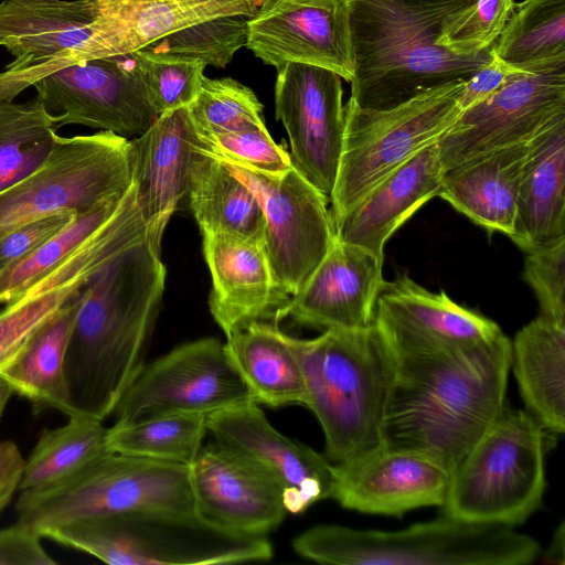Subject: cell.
<instances>
[{"label": "cell", "mask_w": 565, "mask_h": 565, "mask_svg": "<svg viewBox=\"0 0 565 565\" xmlns=\"http://www.w3.org/2000/svg\"><path fill=\"white\" fill-rule=\"evenodd\" d=\"M395 361L381 445L424 456L451 472L507 405L511 340L502 332Z\"/></svg>", "instance_id": "obj_1"}, {"label": "cell", "mask_w": 565, "mask_h": 565, "mask_svg": "<svg viewBox=\"0 0 565 565\" xmlns=\"http://www.w3.org/2000/svg\"><path fill=\"white\" fill-rule=\"evenodd\" d=\"M166 284L161 245L149 233L84 286L66 351L77 414L105 420L145 363Z\"/></svg>", "instance_id": "obj_2"}, {"label": "cell", "mask_w": 565, "mask_h": 565, "mask_svg": "<svg viewBox=\"0 0 565 565\" xmlns=\"http://www.w3.org/2000/svg\"><path fill=\"white\" fill-rule=\"evenodd\" d=\"M472 0H348L352 55L350 99L388 109L429 89L468 79L493 49L457 53L438 43L451 18Z\"/></svg>", "instance_id": "obj_3"}, {"label": "cell", "mask_w": 565, "mask_h": 565, "mask_svg": "<svg viewBox=\"0 0 565 565\" xmlns=\"http://www.w3.org/2000/svg\"><path fill=\"white\" fill-rule=\"evenodd\" d=\"M285 339L303 376V405L323 430L326 457L339 463L379 446L396 361L374 323L328 329L313 339L285 333Z\"/></svg>", "instance_id": "obj_4"}, {"label": "cell", "mask_w": 565, "mask_h": 565, "mask_svg": "<svg viewBox=\"0 0 565 565\" xmlns=\"http://www.w3.org/2000/svg\"><path fill=\"white\" fill-rule=\"evenodd\" d=\"M303 558L337 565H525L540 544L511 526L448 515L397 531L319 524L292 541Z\"/></svg>", "instance_id": "obj_5"}, {"label": "cell", "mask_w": 565, "mask_h": 565, "mask_svg": "<svg viewBox=\"0 0 565 565\" xmlns=\"http://www.w3.org/2000/svg\"><path fill=\"white\" fill-rule=\"evenodd\" d=\"M42 537L111 565H211L268 561L267 536L224 530L195 510L148 509L76 520Z\"/></svg>", "instance_id": "obj_6"}, {"label": "cell", "mask_w": 565, "mask_h": 565, "mask_svg": "<svg viewBox=\"0 0 565 565\" xmlns=\"http://www.w3.org/2000/svg\"><path fill=\"white\" fill-rule=\"evenodd\" d=\"M547 434L525 411L505 405L450 472L444 514L515 526L541 505Z\"/></svg>", "instance_id": "obj_7"}, {"label": "cell", "mask_w": 565, "mask_h": 565, "mask_svg": "<svg viewBox=\"0 0 565 565\" xmlns=\"http://www.w3.org/2000/svg\"><path fill=\"white\" fill-rule=\"evenodd\" d=\"M148 509L194 511L189 465L107 451L73 475L23 490L18 521L41 536L67 522Z\"/></svg>", "instance_id": "obj_8"}, {"label": "cell", "mask_w": 565, "mask_h": 565, "mask_svg": "<svg viewBox=\"0 0 565 565\" xmlns=\"http://www.w3.org/2000/svg\"><path fill=\"white\" fill-rule=\"evenodd\" d=\"M466 81L429 89L388 109L344 106V136L330 201L338 222L379 181L426 146L438 141L461 110Z\"/></svg>", "instance_id": "obj_9"}, {"label": "cell", "mask_w": 565, "mask_h": 565, "mask_svg": "<svg viewBox=\"0 0 565 565\" xmlns=\"http://www.w3.org/2000/svg\"><path fill=\"white\" fill-rule=\"evenodd\" d=\"M132 182L128 138L111 131L57 136L38 170L0 192V237L60 211L81 214L120 199Z\"/></svg>", "instance_id": "obj_10"}, {"label": "cell", "mask_w": 565, "mask_h": 565, "mask_svg": "<svg viewBox=\"0 0 565 565\" xmlns=\"http://www.w3.org/2000/svg\"><path fill=\"white\" fill-rule=\"evenodd\" d=\"M247 402L255 401L224 343L203 338L145 362L111 416L114 425H127L172 412L210 415Z\"/></svg>", "instance_id": "obj_11"}, {"label": "cell", "mask_w": 565, "mask_h": 565, "mask_svg": "<svg viewBox=\"0 0 565 565\" xmlns=\"http://www.w3.org/2000/svg\"><path fill=\"white\" fill-rule=\"evenodd\" d=\"M97 19V0L0 2V45L14 56L0 72V99L13 100L51 73L102 57Z\"/></svg>", "instance_id": "obj_12"}, {"label": "cell", "mask_w": 565, "mask_h": 565, "mask_svg": "<svg viewBox=\"0 0 565 565\" xmlns=\"http://www.w3.org/2000/svg\"><path fill=\"white\" fill-rule=\"evenodd\" d=\"M565 116V60L521 71L460 113L438 139L444 172L483 153L527 142Z\"/></svg>", "instance_id": "obj_13"}, {"label": "cell", "mask_w": 565, "mask_h": 565, "mask_svg": "<svg viewBox=\"0 0 565 565\" xmlns=\"http://www.w3.org/2000/svg\"><path fill=\"white\" fill-rule=\"evenodd\" d=\"M257 196L264 213V245L280 287L297 294L335 239L329 201L292 166L271 177L223 161Z\"/></svg>", "instance_id": "obj_14"}, {"label": "cell", "mask_w": 565, "mask_h": 565, "mask_svg": "<svg viewBox=\"0 0 565 565\" xmlns=\"http://www.w3.org/2000/svg\"><path fill=\"white\" fill-rule=\"evenodd\" d=\"M56 128L83 125L138 137L157 119L132 53L73 64L32 85Z\"/></svg>", "instance_id": "obj_15"}, {"label": "cell", "mask_w": 565, "mask_h": 565, "mask_svg": "<svg viewBox=\"0 0 565 565\" xmlns=\"http://www.w3.org/2000/svg\"><path fill=\"white\" fill-rule=\"evenodd\" d=\"M276 70V116L288 134L292 164L330 204L344 136L342 77L303 63Z\"/></svg>", "instance_id": "obj_16"}, {"label": "cell", "mask_w": 565, "mask_h": 565, "mask_svg": "<svg viewBox=\"0 0 565 565\" xmlns=\"http://www.w3.org/2000/svg\"><path fill=\"white\" fill-rule=\"evenodd\" d=\"M245 46L276 68L286 63L310 64L350 83L348 0H262L247 20Z\"/></svg>", "instance_id": "obj_17"}, {"label": "cell", "mask_w": 565, "mask_h": 565, "mask_svg": "<svg viewBox=\"0 0 565 565\" xmlns=\"http://www.w3.org/2000/svg\"><path fill=\"white\" fill-rule=\"evenodd\" d=\"M206 429L215 443L252 461L275 480L287 513L300 514L330 498L332 462L275 429L257 403L207 415Z\"/></svg>", "instance_id": "obj_18"}, {"label": "cell", "mask_w": 565, "mask_h": 565, "mask_svg": "<svg viewBox=\"0 0 565 565\" xmlns=\"http://www.w3.org/2000/svg\"><path fill=\"white\" fill-rule=\"evenodd\" d=\"M374 326L395 358L423 356L490 340L502 330L491 319L431 292L407 274L384 281Z\"/></svg>", "instance_id": "obj_19"}, {"label": "cell", "mask_w": 565, "mask_h": 565, "mask_svg": "<svg viewBox=\"0 0 565 565\" xmlns=\"http://www.w3.org/2000/svg\"><path fill=\"white\" fill-rule=\"evenodd\" d=\"M189 471L195 511L224 530L267 536L287 513L275 480L214 440L201 447Z\"/></svg>", "instance_id": "obj_20"}, {"label": "cell", "mask_w": 565, "mask_h": 565, "mask_svg": "<svg viewBox=\"0 0 565 565\" xmlns=\"http://www.w3.org/2000/svg\"><path fill=\"white\" fill-rule=\"evenodd\" d=\"M330 498L362 513L402 515L423 507H441L450 472L437 462L379 445L347 461L332 463Z\"/></svg>", "instance_id": "obj_21"}, {"label": "cell", "mask_w": 565, "mask_h": 565, "mask_svg": "<svg viewBox=\"0 0 565 565\" xmlns=\"http://www.w3.org/2000/svg\"><path fill=\"white\" fill-rule=\"evenodd\" d=\"M383 259L384 255L344 243L335 235L309 279L280 310L278 322L291 317L299 323L324 330L372 326L385 281Z\"/></svg>", "instance_id": "obj_22"}, {"label": "cell", "mask_w": 565, "mask_h": 565, "mask_svg": "<svg viewBox=\"0 0 565 565\" xmlns=\"http://www.w3.org/2000/svg\"><path fill=\"white\" fill-rule=\"evenodd\" d=\"M212 276L210 311L225 335L256 321L278 324L290 296L271 269L264 237L203 233Z\"/></svg>", "instance_id": "obj_23"}, {"label": "cell", "mask_w": 565, "mask_h": 565, "mask_svg": "<svg viewBox=\"0 0 565 565\" xmlns=\"http://www.w3.org/2000/svg\"><path fill=\"white\" fill-rule=\"evenodd\" d=\"M130 143L136 202L150 237L161 245L170 217L186 198L191 164L201 147L188 106L159 115Z\"/></svg>", "instance_id": "obj_24"}, {"label": "cell", "mask_w": 565, "mask_h": 565, "mask_svg": "<svg viewBox=\"0 0 565 565\" xmlns=\"http://www.w3.org/2000/svg\"><path fill=\"white\" fill-rule=\"evenodd\" d=\"M443 175L438 142L435 141L373 185L335 222L337 237L384 255L385 243L394 232L438 195Z\"/></svg>", "instance_id": "obj_25"}, {"label": "cell", "mask_w": 565, "mask_h": 565, "mask_svg": "<svg viewBox=\"0 0 565 565\" xmlns=\"http://www.w3.org/2000/svg\"><path fill=\"white\" fill-rule=\"evenodd\" d=\"M120 249L117 237L109 230L100 228L6 305L0 311V372L18 356L34 332L74 299Z\"/></svg>", "instance_id": "obj_26"}, {"label": "cell", "mask_w": 565, "mask_h": 565, "mask_svg": "<svg viewBox=\"0 0 565 565\" xmlns=\"http://www.w3.org/2000/svg\"><path fill=\"white\" fill-rule=\"evenodd\" d=\"M260 0H97L104 55L128 54L210 19L253 17Z\"/></svg>", "instance_id": "obj_27"}, {"label": "cell", "mask_w": 565, "mask_h": 565, "mask_svg": "<svg viewBox=\"0 0 565 565\" xmlns=\"http://www.w3.org/2000/svg\"><path fill=\"white\" fill-rule=\"evenodd\" d=\"M565 237V116L527 143L511 239L524 252Z\"/></svg>", "instance_id": "obj_28"}, {"label": "cell", "mask_w": 565, "mask_h": 565, "mask_svg": "<svg viewBox=\"0 0 565 565\" xmlns=\"http://www.w3.org/2000/svg\"><path fill=\"white\" fill-rule=\"evenodd\" d=\"M527 143L503 147L445 171L437 196L489 233L511 238Z\"/></svg>", "instance_id": "obj_29"}, {"label": "cell", "mask_w": 565, "mask_h": 565, "mask_svg": "<svg viewBox=\"0 0 565 565\" xmlns=\"http://www.w3.org/2000/svg\"><path fill=\"white\" fill-rule=\"evenodd\" d=\"M511 371L525 411L546 434L565 431V323L543 315L511 341Z\"/></svg>", "instance_id": "obj_30"}, {"label": "cell", "mask_w": 565, "mask_h": 565, "mask_svg": "<svg viewBox=\"0 0 565 565\" xmlns=\"http://www.w3.org/2000/svg\"><path fill=\"white\" fill-rule=\"evenodd\" d=\"M77 296L46 320L0 372V379L26 398L35 413L55 409L67 417L77 414L65 374Z\"/></svg>", "instance_id": "obj_31"}, {"label": "cell", "mask_w": 565, "mask_h": 565, "mask_svg": "<svg viewBox=\"0 0 565 565\" xmlns=\"http://www.w3.org/2000/svg\"><path fill=\"white\" fill-rule=\"evenodd\" d=\"M224 345L257 404H305L300 365L277 323L252 322L226 335Z\"/></svg>", "instance_id": "obj_32"}, {"label": "cell", "mask_w": 565, "mask_h": 565, "mask_svg": "<svg viewBox=\"0 0 565 565\" xmlns=\"http://www.w3.org/2000/svg\"><path fill=\"white\" fill-rule=\"evenodd\" d=\"M186 198L201 233L264 237L265 218L256 194L226 164L198 149Z\"/></svg>", "instance_id": "obj_33"}, {"label": "cell", "mask_w": 565, "mask_h": 565, "mask_svg": "<svg viewBox=\"0 0 565 565\" xmlns=\"http://www.w3.org/2000/svg\"><path fill=\"white\" fill-rule=\"evenodd\" d=\"M107 431L103 420L84 414L68 416L65 425L42 430L25 460L19 491L57 482L109 451Z\"/></svg>", "instance_id": "obj_34"}, {"label": "cell", "mask_w": 565, "mask_h": 565, "mask_svg": "<svg viewBox=\"0 0 565 565\" xmlns=\"http://www.w3.org/2000/svg\"><path fill=\"white\" fill-rule=\"evenodd\" d=\"M493 54L520 71L565 60V0H525L515 4L494 43Z\"/></svg>", "instance_id": "obj_35"}, {"label": "cell", "mask_w": 565, "mask_h": 565, "mask_svg": "<svg viewBox=\"0 0 565 565\" xmlns=\"http://www.w3.org/2000/svg\"><path fill=\"white\" fill-rule=\"evenodd\" d=\"M205 414L172 412L127 425H113L107 431L109 450L162 461L190 465L207 433Z\"/></svg>", "instance_id": "obj_36"}, {"label": "cell", "mask_w": 565, "mask_h": 565, "mask_svg": "<svg viewBox=\"0 0 565 565\" xmlns=\"http://www.w3.org/2000/svg\"><path fill=\"white\" fill-rule=\"evenodd\" d=\"M56 129L38 97L28 103L0 99V192L45 162L58 136Z\"/></svg>", "instance_id": "obj_37"}, {"label": "cell", "mask_w": 565, "mask_h": 565, "mask_svg": "<svg viewBox=\"0 0 565 565\" xmlns=\"http://www.w3.org/2000/svg\"><path fill=\"white\" fill-rule=\"evenodd\" d=\"M126 194L76 214L36 249L0 273V305L15 300L32 282L96 233L118 211Z\"/></svg>", "instance_id": "obj_38"}, {"label": "cell", "mask_w": 565, "mask_h": 565, "mask_svg": "<svg viewBox=\"0 0 565 565\" xmlns=\"http://www.w3.org/2000/svg\"><path fill=\"white\" fill-rule=\"evenodd\" d=\"M248 18L232 14L199 22L161 38L142 50L198 58L205 65L225 67L234 54L246 45Z\"/></svg>", "instance_id": "obj_39"}, {"label": "cell", "mask_w": 565, "mask_h": 565, "mask_svg": "<svg viewBox=\"0 0 565 565\" xmlns=\"http://www.w3.org/2000/svg\"><path fill=\"white\" fill-rule=\"evenodd\" d=\"M196 130L216 131L264 126L263 105L239 82L203 76L200 89L188 106Z\"/></svg>", "instance_id": "obj_40"}, {"label": "cell", "mask_w": 565, "mask_h": 565, "mask_svg": "<svg viewBox=\"0 0 565 565\" xmlns=\"http://www.w3.org/2000/svg\"><path fill=\"white\" fill-rule=\"evenodd\" d=\"M147 99L159 116L166 111L189 106L195 98L205 64L192 57L154 54L143 50L134 52Z\"/></svg>", "instance_id": "obj_41"}, {"label": "cell", "mask_w": 565, "mask_h": 565, "mask_svg": "<svg viewBox=\"0 0 565 565\" xmlns=\"http://www.w3.org/2000/svg\"><path fill=\"white\" fill-rule=\"evenodd\" d=\"M196 132L201 141L198 149L222 161L271 177L294 166L290 154L273 140L265 125Z\"/></svg>", "instance_id": "obj_42"}, {"label": "cell", "mask_w": 565, "mask_h": 565, "mask_svg": "<svg viewBox=\"0 0 565 565\" xmlns=\"http://www.w3.org/2000/svg\"><path fill=\"white\" fill-rule=\"evenodd\" d=\"M514 6L513 0H472L447 21L438 43L462 54L492 50Z\"/></svg>", "instance_id": "obj_43"}, {"label": "cell", "mask_w": 565, "mask_h": 565, "mask_svg": "<svg viewBox=\"0 0 565 565\" xmlns=\"http://www.w3.org/2000/svg\"><path fill=\"white\" fill-rule=\"evenodd\" d=\"M524 253L522 277L539 300L540 313L565 323V237Z\"/></svg>", "instance_id": "obj_44"}, {"label": "cell", "mask_w": 565, "mask_h": 565, "mask_svg": "<svg viewBox=\"0 0 565 565\" xmlns=\"http://www.w3.org/2000/svg\"><path fill=\"white\" fill-rule=\"evenodd\" d=\"M76 214L73 210L60 211L20 225L0 237V273L36 249Z\"/></svg>", "instance_id": "obj_45"}, {"label": "cell", "mask_w": 565, "mask_h": 565, "mask_svg": "<svg viewBox=\"0 0 565 565\" xmlns=\"http://www.w3.org/2000/svg\"><path fill=\"white\" fill-rule=\"evenodd\" d=\"M41 535L17 521L0 530V565H52L56 562L41 544Z\"/></svg>", "instance_id": "obj_46"}, {"label": "cell", "mask_w": 565, "mask_h": 565, "mask_svg": "<svg viewBox=\"0 0 565 565\" xmlns=\"http://www.w3.org/2000/svg\"><path fill=\"white\" fill-rule=\"evenodd\" d=\"M520 70L513 68L493 54V58L478 68L466 82L459 98L460 110L463 111L500 90Z\"/></svg>", "instance_id": "obj_47"}, {"label": "cell", "mask_w": 565, "mask_h": 565, "mask_svg": "<svg viewBox=\"0 0 565 565\" xmlns=\"http://www.w3.org/2000/svg\"><path fill=\"white\" fill-rule=\"evenodd\" d=\"M25 459L11 440L0 441V512L19 490Z\"/></svg>", "instance_id": "obj_48"}, {"label": "cell", "mask_w": 565, "mask_h": 565, "mask_svg": "<svg viewBox=\"0 0 565 565\" xmlns=\"http://www.w3.org/2000/svg\"><path fill=\"white\" fill-rule=\"evenodd\" d=\"M543 562L547 564L565 563V524L562 522L556 529L553 540L543 555Z\"/></svg>", "instance_id": "obj_49"}, {"label": "cell", "mask_w": 565, "mask_h": 565, "mask_svg": "<svg viewBox=\"0 0 565 565\" xmlns=\"http://www.w3.org/2000/svg\"><path fill=\"white\" fill-rule=\"evenodd\" d=\"M13 394L11 387L0 379V417L2 416L6 406L10 399V396Z\"/></svg>", "instance_id": "obj_50"}, {"label": "cell", "mask_w": 565, "mask_h": 565, "mask_svg": "<svg viewBox=\"0 0 565 565\" xmlns=\"http://www.w3.org/2000/svg\"><path fill=\"white\" fill-rule=\"evenodd\" d=\"M262 1V0H260Z\"/></svg>", "instance_id": "obj_51"}]
</instances>
